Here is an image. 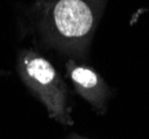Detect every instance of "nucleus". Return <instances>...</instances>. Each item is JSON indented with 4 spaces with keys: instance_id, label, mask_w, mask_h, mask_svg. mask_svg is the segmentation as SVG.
<instances>
[{
    "instance_id": "f257e3e1",
    "label": "nucleus",
    "mask_w": 149,
    "mask_h": 139,
    "mask_svg": "<svg viewBox=\"0 0 149 139\" xmlns=\"http://www.w3.org/2000/svg\"><path fill=\"white\" fill-rule=\"evenodd\" d=\"M107 0H38L31 26L41 46L80 60L86 57Z\"/></svg>"
},
{
    "instance_id": "f03ea898",
    "label": "nucleus",
    "mask_w": 149,
    "mask_h": 139,
    "mask_svg": "<svg viewBox=\"0 0 149 139\" xmlns=\"http://www.w3.org/2000/svg\"><path fill=\"white\" fill-rule=\"evenodd\" d=\"M16 69L21 81L45 106L51 119L63 126H74L69 89L52 63L35 49H21Z\"/></svg>"
},
{
    "instance_id": "7ed1b4c3",
    "label": "nucleus",
    "mask_w": 149,
    "mask_h": 139,
    "mask_svg": "<svg viewBox=\"0 0 149 139\" xmlns=\"http://www.w3.org/2000/svg\"><path fill=\"white\" fill-rule=\"evenodd\" d=\"M66 71L74 91L87 101L96 114L105 115L111 98V89L99 72L87 63L72 58L66 63Z\"/></svg>"
},
{
    "instance_id": "20e7f679",
    "label": "nucleus",
    "mask_w": 149,
    "mask_h": 139,
    "mask_svg": "<svg viewBox=\"0 0 149 139\" xmlns=\"http://www.w3.org/2000/svg\"><path fill=\"white\" fill-rule=\"evenodd\" d=\"M63 139H89V138L79 136V135H77V133H71V135H69V136H67L66 138H63Z\"/></svg>"
},
{
    "instance_id": "39448f33",
    "label": "nucleus",
    "mask_w": 149,
    "mask_h": 139,
    "mask_svg": "<svg viewBox=\"0 0 149 139\" xmlns=\"http://www.w3.org/2000/svg\"><path fill=\"white\" fill-rule=\"evenodd\" d=\"M6 75H8V72H7V71L0 70V77H1V76H6Z\"/></svg>"
}]
</instances>
